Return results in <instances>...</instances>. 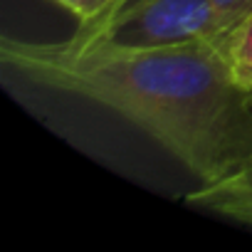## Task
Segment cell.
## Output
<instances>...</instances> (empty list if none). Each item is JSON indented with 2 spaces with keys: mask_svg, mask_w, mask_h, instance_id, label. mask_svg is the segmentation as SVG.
Segmentation results:
<instances>
[{
  "mask_svg": "<svg viewBox=\"0 0 252 252\" xmlns=\"http://www.w3.org/2000/svg\"><path fill=\"white\" fill-rule=\"evenodd\" d=\"M0 57L35 84L119 111L203 186L230 181L252 154V89L237 84L225 35L119 47L82 25L64 42L3 37Z\"/></svg>",
  "mask_w": 252,
  "mask_h": 252,
  "instance_id": "6da1fadb",
  "label": "cell"
},
{
  "mask_svg": "<svg viewBox=\"0 0 252 252\" xmlns=\"http://www.w3.org/2000/svg\"><path fill=\"white\" fill-rule=\"evenodd\" d=\"M82 25L119 47H171L227 35L213 0H119Z\"/></svg>",
  "mask_w": 252,
  "mask_h": 252,
  "instance_id": "7a4b0ae2",
  "label": "cell"
},
{
  "mask_svg": "<svg viewBox=\"0 0 252 252\" xmlns=\"http://www.w3.org/2000/svg\"><path fill=\"white\" fill-rule=\"evenodd\" d=\"M186 200L190 205L205 208V210L222 215V218H230L235 222L252 225V195L250 193L230 190L222 186H203L200 190L190 193Z\"/></svg>",
  "mask_w": 252,
  "mask_h": 252,
  "instance_id": "3957f363",
  "label": "cell"
},
{
  "mask_svg": "<svg viewBox=\"0 0 252 252\" xmlns=\"http://www.w3.org/2000/svg\"><path fill=\"white\" fill-rule=\"evenodd\" d=\"M225 45H227V60L237 84L252 89V13L245 15L225 35Z\"/></svg>",
  "mask_w": 252,
  "mask_h": 252,
  "instance_id": "277c9868",
  "label": "cell"
},
{
  "mask_svg": "<svg viewBox=\"0 0 252 252\" xmlns=\"http://www.w3.org/2000/svg\"><path fill=\"white\" fill-rule=\"evenodd\" d=\"M55 3L72 10L82 23H89V20H96L99 15H104L106 10H111L119 0H55Z\"/></svg>",
  "mask_w": 252,
  "mask_h": 252,
  "instance_id": "5b68a950",
  "label": "cell"
},
{
  "mask_svg": "<svg viewBox=\"0 0 252 252\" xmlns=\"http://www.w3.org/2000/svg\"><path fill=\"white\" fill-rule=\"evenodd\" d=\"M213 3H215V8H218V13H220V18H222V23L227 28V32L245 15L252 13V0H213Z\"/></svg>",
  "mask_w": 252,
  "mask_h": 252,
  "instance_id": "8992f818",
  "label": "cell"
},
{
  "mask_svg": "<svg viewBox=\"0 0 252 252\" xmlns=\"http://www.w3.org/2000/svg\"><path fill=\"white\" fill-rule=\"evenodd\" d=\"M215 186H222V188H230V190H240V193H250L252 195V154L245 161V166L230 181H222V183H215Z\"/></svg>",
  "mask_w": 252,
  "mask_h": 252,
  "instance_id": "52a82bcc",
  "label": "cell"
}]
</instances>
